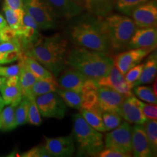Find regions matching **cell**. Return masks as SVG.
Instances as JSON below:
<instances>
[{"label":"cell","mask_w":157,"mask_h":157,"mask_svg":"<svg viewBox=\"0 0 157 157\" xmlns=\"http://www.w3.org/2000/svg\"><path fill=\"white\" fill-rule=\"evenodd\" d=\"M97 157H129L130 155L124 154V153L117 151L108 148H104L98 154H96Z\"/></svg>","instance_id":"b9f144b4"},{"label":"cell","mask_w":157,"mask_h":157,"mask_svg":"<svg viewBox=\"0 0 157 157\" xmlns=\"http://www.w3.org/2000/svg\"><path fill=\"white\" fill-rule=\"evenodd\" d=\"M5 5L13 10L23 9V0H5Z\"/></svg>","instance_id":"ee69618b"},{"label":"cell","mask_w":157,"mask_h":157,"mask_svg":"<svg viewBox=\"0 0 157 157\" xmlns=\"http://www.w3.org/2000/svg\"><path fill=\"white\" fill-rule=\"evenodd\" d=\"M68 50L67 39L61 34H56L42 37L37 44L23 53L34 58L57 77L67 66Z\"/></svg>","instance_id":"7a4b0ae2"},{"label":"cell","mask_w":157,"mask_h":157,"mask_svg":"<svg viewBox=\"0 0 157 157\" xmlns=\"http://www.w3.org/2000/svg\"><path fill=\"white\" fill-rule=\"evenodd\" d=\"M79 111L82 117L90 126L93 127L98 132H106L105 127L104 126L103 118H102V113L103 112L99 107L94 108L92 109H81Z\"/></svg>","instance_id":"cb8c5ba5"},{"label":"cell","mask_w":157,"mask_h":157,"mask_svg":"<svg viewBox=\"0 0 157 157\" xmlns=\"http://www.w3.org/2000/svg\"><path fill=\"white\" fill-rule=\"evenodd\" d=\"M99 87H109L128 98L133 95V85L124 79V76L113 66L108 75L97 80Z\"/></svg>","instance_id":"7c38bea8"},{"label":"cell","mask_w":157,"mask_h":157,"mask_svg":"<svg viewBox=\"0 0 157 157\" xmlns=\"http://www.w3.org/2000/svg\"><path fill=\"white\" fill-rule=\"evenodd\" d=\"M68 29V36L74 46L81 47L103 53H113L103 19L90 13L74 17Z\"/></svg>","instance_id":"6da1fadb"},{"label":"cell","mask_w":157,"mask_h":157,"mask_svg":"<svg viewBox=\"0 0 157 157\" xmlns=\"http://www.w3.org/2000/svg\"><path fill=\"white\" fill-rule=\"evenodd\" d=\"M58 17L74 19L82 14L84 7L72 0H44Z\"/></svg>","instance_id":"d6986e66"},{"label":"cell","mask_w":157,"mask_h":157,"mask_svg":"<svg viewBox=\"0 0 157 157\" xmlns=\"http://www.w3.org/2000/svg\"><path fill=\"white\" fill-rule=\"evenodd\" d=\"M2 107H0V112H1V111H2Z\"/></svg>","instance_id":"816d5d0a"},{"label":"cell","mask_w":157,"mask_h":157,"mask_svg":"<svg viewBox=\"0 0 157 157\" xmlns=\"http://www.w3.org/2000/svg\"><path fill=\"white\" fill-rule=\"evenodd\" d=\"M0 128H1V126H0Z\"/></svg>","instance_id":"f5cc1de1"},{"label":"cell","mask_w":157,"mask_h":157,"mask_svg":"<svg viewBox=\"0 0 157 157\" xmlns=\"http://www.w3.org/2000/svg\"><path fill=\"white\" fill-rule=\"evenodd\" d=\"M139 102L140 100L137 99L134 95L127 98L117 109V112L127 122L143 124L147 119L141 111Z\"/></svg>","instance_id":"9a60e30c"},{"label":"cell","mask_w":157,"mask_h":157,"mask_svg":"<svg viewBox=\"0 0 157 157\" xmlns=\"http://www.w3.org/2000/svg\"><path fill=\"white\" fill-rule=\"evenodd\" d=\"M148 137L151 148L156 155L157 151V121L156 119H147L143 124Z\"/></svg>","instance_id":"f546056e"},{"label":"cell","mask_w":157,"mask_h":157,"mask_svg":"<svg viewBox=\"0 0 157 157\" xmlns=\"http://www.w3.org/2000/svg\"><path fill=\"white\" fill-rule=\"evenodd\" d=\"M16 31L17 37L19 39L23 52L30 50L42 39L36 22L25 11L23 12L22 25Z\"/></svg>","instance_id":"9c48e42d"},{"label":"cell","mask_w":157,"mask_h":157,"mask_svg":"<svg viewBox=\"0 0 157 157\" xmlns=\"http://www.w3.org/2000/svg\"><path fill=\"white\" fill-rule=\"evenodd\" d=\"M56 93L60 96L66 105L71 109L80 110L82 105V93L59 88Z\"/></svg>","instance_id":"83f0119b"},{"label":"cell","mask_w":157,"mask_h":157,"mask_svg":"<svg viewBox=\"0 0 157 157\" xmlns=\"http://www.w3.org/2000/svg\"><path fill=\"white\" fill-rule=\"evenodd\" d=\"M140 108L143 115L147 119H157V106L154 103H145L143 102H139Z\"/></svg>","instance_id":"f35d334b"},{"label":"cell","mask_w":157,"mask_h":157,"mask_svg":"<svg viewBox=\"0 0 157 157\" xmlns=\"http://www.w3.org/2000/svg\"><path fill=\"white\" fill-rule=\"evenodd\" d=\"M66 65L87 78L98 80L109 74L113 60L109 55L74 46L68 50Z\"/></svg>","instance_id":"3957f363"},{"label":"cell","mask_w":157,"mask_h":157,"mask_svg":"<svg viewBox=\"0 0 157 157\" xmlns=\"http://www.w3.org/2000/svg\"><path fill=\"white\" fill-rule=\"evenodd\" d=\"M29 111H28V120L27 123L34 125V126H40L42 124V116L39 112L38 107L35 101V98H29Z\"/></svg>","instance_id":"836d02e7"},{"label":"cell","mask_w":157,"mask_h":157,"mask_svg":"<svg viewBox=\"0 0 157 157\" xmlns=\"http://www.w3.org/2000/svg\"><path fill=\"white\" fill-rule=\"evenodd\" d=\"M102 118L105 130L110 131L119 126L122 122V117L117 111H105L102 113Z\"/></svg>","instance_id":"d6a6232c"},{"label":"cell","mask_w":157,"mask_h":157,"mask_svg":"<svg viewBox=\"0 0 157 157\" xmlns=\"http://www.w3.org/2000/svg\"><path fill=\"white\" fill-rule=\"evenodd\" d=\"M6 81H7V77H5V76H0V90L2 89V87L5 86Z\"/></svg>","instance_id":"bcb514c9"},{"label":"cell","mask_w":157,"mask_h":157,"mask_svg":"<svg viewBox=\"0 0 157 157\" xmlns=\"http://www.w3.org/2000/svg\"><path fill=\"white\" fill-rule=\"evenodd\" d=\"M29 98H23L15 109V127L21 126L27 123L29 111Z\"/></svg>","instance_id":"4dcf8cb0"},{"label":"cell","mask_w":157,"mask_h":157,"mask_svg":"<svg viewBox=\"0 0 157 157\" xmlns=\"http://www.w3.org/2000/svg\"><path fill=\"white\" fill-rule=\"evenodd\" d=\"M21 63V71L18 76L19 85L21 87V93L23 98H30V93L32 86L34 85L35 82L36 81V78L29 71L28 68Z\"/></svg>","instance_id":"484cf974"},{"label":"cell","mask_w":157,"mask_h":157,"mask_svg":"<svg viewBox=\"0 0 157 157\" xmlns=\"http://www.w3.org/2000/svg\"><path fill=\"white\" fill-rule=\"evenodd\" d=\"M72 1L75 2L76 3L78 4V5H80L84 7V0H72Z\"/></svg>","instance_id":"c3c4849f"},{"label":"cell","mask_w":157,"mask_h":157,"mask_svg":"<svg viewBox=\"0 0 157 157\" xmlns=\"http://www.w3.org/2000/svg\"><path fill=\"white\" fill-rule=\"evenodd\" d=\"M23 52L21 50H11L8 52L0 53V65L10 63L16 60H21L22 58Z\"/></svg>","instance_id":"8d00e7d4"},{"label":"cell","mask_w":157,"mask_h":157,"mask_svg":"<svg viewBox=\"0 0 157 157\" xmlns=\"http://www.w3.org/2000/svg\"><path fill=\"white\" fill-rule=\"evenodd\" d=\"M23 157H51V154L49 153L44 146H39L31 148L26 152L21 155Z\"/></svg>","instance_id":"60d3db41"},{"label":"cell","mask_w":157,"mask_h":157,"mask_svg":"<svg viewBox=\"0 0 157 157\" xmlns=\"http://www.w3.org/2000/svg\"><path fill=\"white\" fill-rule=\"evenodd\" d=\"M129 16L137 28L156 27L157 23V4L156 0H150L135 7Z\"/></svg>","instance_id":"30bf717a"},{"label":"cell","mask_w":157,"mask_h":157,"mask_svg":"<svg viewBox=\"0 0 157 157\" xmlns=\"http://www.w3.org/2000/svg\"><path fill=\"white\" fill-rule=\"evenodd\" d=\"M157 72V56L155 50L151 55L148 56L144 63L142 74L138 79L132 84L133 87L140 84H150L156 78Z\"/></svg>","instance_id":"7402d4cb"},{"label":"cell","mask_w":157,"mask_h":157,"mask_svg":"<svg viewBox=\"0 0 157 157\" xmlns=\"http://www.w3.org/2000/svg\"><path fill=\"white\" fill-rule=\"evenodd\" d=\"M148 1L150 0H117L116 8L123 14L129 15L135 7Z\"/></svg>","instance_id":"d590c367"},{"label":"cell","mask_w":157,"mask_h":157,"mask_svg":"<svg viewBox=\"0 0 157 157\" xmlns=\"http://www.w3.org/2000/svg\"><path fill=\"white\" fill-rule=\"evenodd\" d=\"M15 107L12 105H7L0 112V129L7 132L14 129L15 127Z\"/></svg>","instance_id":"4316f807"},{"label":"cell","mask_w":157,"mask_h":157,"mask_svg":"<svg viewBox=\"0 0 157 157\" xmlns=\"http://www.w3.org/2000/svg\"><path fill=\"white\" fill-rule=\"evenodd\" d=\"M150 49H130L117 54L113 59V66L121 72L123 75L127 71L139 64L148 55L152 52Z\"/></svg>","instance_id":"8fae6325"},{"label":"cell","mask_w":157,"mask_h":157,"mask_svg":"<svg viewBox=\"0 0 157 157\" xmlns=\"http://www.w3.org/2000/svg\"><path fill=\"white\" fill-rule=\"evenodd\" d=\"M73 135L76 140L77 156H95L104 148L103 136L84 120L81 113L72 116Z\"/></svg>","instance_id":"277c9868"},{"label":"cell","mask_w":157,"mask_h":157,"mask_svg":"<svg viewBox=\"0 0 157 157\" xmlns=\"http://www.w3.org/2000/svg\"><path fill=\"white\" fill-rule=\"evenodd\" d=\"M157 42V30L156 27L136 29L129 39L127 50L130 49H150L154 50Z\"/></svg>","instance_id":"5bb4252c"},{"label":"cell","mask_w":157,"mask_h":157,"mask_svg":"<svg viewBox=\"0 0 157 157\" xmlns=\"http://www.w3.org/2000/svg\"><path fill=\"white\" fill-rule=\"evenodd\" d=\"M19 60L22 62V63L28 68L29 71L36 78V79H48V78H55V76L50 71L44 68L42 64L39 63L32 57L26 56L23 53L22 58Z\"/></svg>","instance_id":"603a6c76"},{"label":"cell","mask_w":157,"mask_h":157,"mask_svg":"<svg viewBox=\"0 0 157 157\" xmlns=\"http://www.w3.org/2000/svg\"><path fill=\"white\" fill-rule=\"evenodd\" d=\"M58 76L57 82L60 88L80 93L83 84L87 78L81 72L69 66H66Z\"/></svg>","instance_id":"ac0fdd59"},{"label":"cell","mask_w":157,"mask_h":157,"mask_svg":"<svg viewBox=\"0 0 157 157\" xmlns=\"http://www.w3.org/2000/svg\"><path fill=\"white\" fill-rule=\"evenodd\" d=\"M103 22L113 52L127 50L129 39L137 29L132 18L127 15L111 13L103 18Z\"/></svg>","instance_id":"5b68a950"},{"label":"cell","mask_w":157,"mask_h":157,"mask_svg":"<svg viewBox=\"0 0 157 157\" xmlns=\"http://www.w3.org/2000/svg\"><path fill=\"white\" fill-rule=\"evenodd\" d=\"M96 107H99L98 101V90H87L82 93L81 109H92Z\"/></svg>","instance_id":"e575fe53"},{"label":"cell","mask_w":157,"mask_h":157,"mask_svg":"<svg viewBox=\"0 0 157 157\" xmlns=\"http://www.w3.org/2000/svg\"><path fill=\"white\" fill-rule=\"evenodd\" d=\"M60 87L56 79V77L48 79H37L32 86L30 93V97L36 98L44 94L53 93L58 90Z\"/></svg>","instance_id":"d4e9b609"},{"label":"cell","mask_w":157,"mask_h":157,"mask_svg":"<svg viewBox=\"0 0 157 157\" xmlns=\"http://www.w3.org/2000/svg\"><path fill=\"white\" fill-rule=\"evenodd\" d=\"M0 36H1L3 42L10 41L17 38L16 30L10 28L9 25H7L2 30L0 31Z\"/></svg>","instance_id":"7bdbcfd3"},{"label":"cell","mask_w":157,"mask_h":157,"mask_svg":"<svg viewBox=\"0 0 157 157\" xmlns=\"http://www.w3.org/2000/svg\"><path fill=\"white\" fill-rule=\"evenodd\" d=\"M35 101L43 117L62 119L66 115L67 105L56 92L37 96Z\"/></svg>","instance_id":"ba28073f"},{"label":"cell","mask_w":157,"mask_h":157,"mask_svg":"<svg viewBox=\"0 0 157 157\" xmlns=\"http://www.w3.org/2000/svg\"><path fill=\"white\" fill-rule=\"evenodd\" d=\"M132 154L135 157L156 156L151 148L143 124H135L132 127Z\"/></svg>","instance_id":"e0dca14e"},{"label":"cell","mask_w":157,"mask_h":157,"mask_svg":"<svg viewBox=\"0 0 157 157\" xmlns=\"http://www.w3.org/2000/svg\"><path fill=\"white\" fill-rule=\"evenodd\" d=\"M156 86H157V83H156V78H155V82H154V86H153V87H154V93H155V95H157V90H156Z\"/></svg>","instance_id":"7dc6e473"},{"label":"cell","mask_w":157,"mask_h":157,"mask_svg":"<svg viewBox=\"0 0 157 157\" xmlns=\"http://www.w3.org/2000/svg\"><path fill=\"white\" fill-rule=\"evenodd\" d=\"M21 68V63L20 61L17 64L10 66H5L0 65V76L8 78L13 76H19Z\"/></svg>","instance_id":"ab89813d"},{"label":"cell","mask_w":157,"mask_h":157,"mask_svg":"<svg viewBox=\"0 0 157 157\" xmlns=\"http://www.w3.org/2000/svg\"><path fill=\"white\" fill-rule=\"evenodd\" d=\"M143 66H144V63H139L127 71V73L124 75V79L129 83L132 84H134L142 74Z\"/></svg>","instance_id":"74e56055"},{"label":"cell","mask_w":157,"mask_h":157,"mask_svg":"<svg viewBox=\"0 0 157 157\" xmlns=\"http://www.w3.org/2000/svg\"><path fill=\"white\" fill-rule=\"evenodd\" d=\"M111 131V130H110ZM104 147L132 156V127L124 121L105 135Z\"/></svg>","instance_id":"52a82bcc"},{"label":"cell","mask_w":157,"mask_h":157,"mask_svg":"<svg viewBox=\"0 0 157 157\" xmlns=\"http://www.w3.org/2000/svg\"><path fill=\"white\" fill-rule=\"evenodd\" d=\"M3 11L7 25L12 29L17 30L22 25L23 9L13 10L4 4Z\"/></svg>","instance_id":"f1b7e54d"},{"label":"cell","mask_w":157,"mask_h":157,"mask_svg":"<svg viewBox=\"0 0 157 157\" xmlns=\"http://www.w3.org/2000/svg\"><path fill=\"white\" fill-rule=\"evenodd\" d=\"M45 148L52 156H71L75 152L74 139L71 135L55 138L45 137Z\"/></svg>","instance_id":"4fadbf2b"},{"label":"cell","mask_w":157,"mask_h":157,"mask_svg":"<svg viewBox=\"0 0 157 157\" xmlns=\"http://www.w3.org/2000/svg\"><path fill=\"white\" fill-rule=\"evenodd\" d=\"M7 23L6 21V20L2 15L0 14V31L2 30V29L5 28V27L7 26Z\"/></svg>","instance_id":"f6af8a7d"},{"label":"cell","mask_w":157,"mask_h":157,"mask_svg":"<svg viewBox=\"0 0 157 157\" xmlns=\"http://www.w3.org/2000/svg\"><path fill=\"white\" fill-rule=\"evenodd\" d=\"M5 103H4L2 98V96L0 95V107H2L3 109V108L5 107Z\"/></svg>","instance_id":"681fc988"},{"label":"cell","mask_w":157,"mask_h":157,"mask_svg":"<svg viewBox=\"0 0 157 157\" xmlns=\"http://www.w3.org/2000/svg\"><path fill=\"white\" fill-rule=\"evenodd\" d=\"M133 93L141 101L147 102L148 103H157L156 95H155L154 90L151 87L144 85H137L133 87Z\"/></svg>","instance_id":"1f68e13d"},{"label":"cell","mask_w":157,"mask_h":157,"mask_svg":"<svg viewBox=\"0 0 157 157\" xmlns=\"http://www.w3.org/2000/svg\"><path fill=\"white\" fill-rule=\"evenodd\" d=\"M3 42L2 39V37H1V36H0V43H1V42Z\"/></svg>","instance_id":"f907efd6"},{"label":"cell","mask_w":157,"mask_h":157,"mask_svg":"<svg viewBox=\"0 0 157 157\" xmlns=\"http://www.w3.org/2000/svg\"><path fill=\"white\" fill-rule=\"evenodd\" d=\"M117 0H84V8L98 18L103 19L111 14Z\"/></svg>","instance_id":"44dd1931"},{"label":"cell","mask_w":157,"mask_h":157,"mask_svg":"<svg viewBox=\"0 0 157 157\" xmlns=\"http://www.w3.org/2000/svg\"><path fill=\"white\" fill-rule=\"evenodd\" d=\"M0 92L5 105H12L16 107L23 98L19 85L18 76L7 78L5 86Z\"/></svg>","instance_id":"ffe728a7"},{"label":"cell","mask_w":157,"mask_h":157,"mask_svg":"<svg viewBox=\"0 0 157 157\" xmlns=\"http://www.w3.org/2000/svg\"><path fill=\"white\" fill-rule=\"evenodd\" d=\"M23 10L34 19L41 30L56 27L58 17L44 0H23Z\"/></svg>","instance_id":"8992f818"},{"label":"cell","mask_w":157,"mask_h":157,"mask_svg":"<svg viewBox=\"0 0 157 157\" xmlns=\"http://www.w3.org/2000/svg\"><path fill=\"white\" fill-rule=\"evenodd\" d=\"M127 97L109 87H99L98 89V106L102 112L117 111Z\"/></svg>","instance_id":"2e32d148"}]
</instances>
